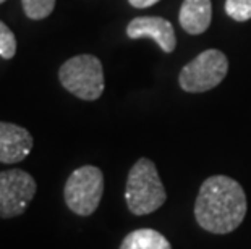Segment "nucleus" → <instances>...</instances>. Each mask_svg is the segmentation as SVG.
<instances>
[{"label":"nucleus","mask_w":251,"mask_h":249,"mask_svg":"<svg viewBox=\"0 0 251 249\" xmlns=\"http://www.w3.org/2000/svg\"><path fill=\"white\" fill-rule=\"evenodd\" d=\"M247 209L242 184L226 175H214L201 184L195 203V219L202 230L226 235L242 225Z\"/></svg>","instance_id":"nucleus-1"},{"label":"nucleus","mask_w":251,"mask_h":249,"mask_svg":"<svg viewBox=\"0 0 251 249\" xmlns=\"http://www.w3.org/2000/svg\"><path fill=\"white\" fill-rule=\"evenodd\" d=\"M167 193L152 160L143 157L131 167L126 178L125 201L131 214L148 215L161 209Z\"/></svg>","instance_id":"nucleus-2"},{"label":"nucleus","mask_w":251,"mask_h":249,"mask_svg":"<svg viewBox=\"0 0 251 249\" xmlns=\"http://www.w3.org/2000/svg\"><path fill=\"white\" fill-rule=\"evenodd\" d=\"M62 86L83 100H96L104 92V68L98 57L81 54L67 60L58 70Z\"/></svg>","instance_id":"nucleus-3"},{"label":"nucleus","mask_w":251,"mask_h":249,"mask_svg":"<svg viewBox=\"0 0 251 249\" xmlns=\"http://www.w3.org/2000/svg\"><path fill=\"white\" fill-rule=\"evenodd\" d=\"M104 194V175L100 168L84 165L76 168L65 183L63 198L67 207L76 215L88 217L99 207Z\"/></svg>","instance_id":"nucleus-4"},{"label":"nucleus","mask_w":251,"mask_h":249,"mask_svg":"<svg viewBox=\"0 0 251 249\" xmlns=\"http://www.w3.org/2000/svg\"><path fill=\"white\" fill-rule=\"evenodd\" d=\"M228 71L226 54L217 49H207L181 68L178 83L186 92H206L219 86Z\"/></svg>","instance_id":"nucleus-5"},{"label":"nucleus","mask_w":251,"mask_h":249,"mask_svg":"<svg viewBox=\"0 0 251 249\" xmlns=\"http://www.w3.org/2000/svg\"><path fill=\"white\" fill-rule=\"evenodd\" d=\"M36 189V180L28 172L20 168L0 172V219H13L23 214Z\"/></svg>","instance_id":"nucleus-6"},{"label":"nucleus","mask_w":251,"mask_h":249,"mask_svg":"<svg viewBox=\"0 0 251 249\" xmlns=\"http://www.w3.org/2000/svg\"><path fill=\"white\" fill-rule=\"evenodd\" d=\"M130 39H152L164 52H174L177 45L175 29L170 21L161 17H138L126 26Z\"/></svg>","instance_id":"nucleus-7"},{"label":"nucleus","mask_w":251,"mask_h":249,"mask_svg":"<svg viewBox=\"0 0 251 249\" xmlns=\"http://www.w3.org/2000/svg\"><path fill=\"white\" fill-rule=\"evenodd\" d=\"M33 136L26 128L15 123L0 121V162L18 163L33 149Z\"/></svg>","instance_id":"nucleus-8"},{"label":"nucleus","mask_w":251,"mask_h":249,"mask_svg":"<svg viewBox=\"0 0 251 249\" xmlns=\"http://www.w3.org/2000/svg\"><path fill=\"white\" fill-rule=\"evenodd\" d=\"M212 18L211 0H183L178 21L188 34H202L209 28Z\"/></svg>","instance_id":"nucleus-9"},{"label":"nucleus","mask_w":251,"mask_h":249,"mask_svg":"<svg viewBox=\"0 0 251 249\" xmlns=\"http://www.w3.org/2000/svg\"><path fill=\"white\" fill-rule=\"evenodd\" d=\"M120 249H172L169 240L152 228H140L128 233Z\"/></svg>","instance_id":"nucleus-10"},{"label":"nucleus","mask_w":251,"mask_h":249,"mask_svg":"<svg viewBox=\"0 0 251 249\" xmlns=\"http://www.w3.org/2000/svg\"><path fill=\"white\" fill-rule=\"evenodd\" d=\"M25 15L31 20H44L54 12L55 0H21Z\"/></svg>","instance_id":"nucleus-11"},{"label":"nucleus","mask_w":251,"mask_h":249,"mask_svg":"<svg viewBox=\"0 0 251 249\" xmlns=\"http://www.w3.org/2000/svg\"><path fill=\"white\" fill-rule=\"evenodd\" d=\"M17 54V38L13 31L0 20V57L10 60Z\"/></svg>","instance_id":"nucleus-12"},{"label":"nucleus","mask_w":251,"mask_h":249,"mask_svg":"<svg viewBox=\"0 0 251 249\" xmlns=\"http://www.w3.org/2000/svg\"><path fill=\"white\" fill-rule=\"evenodd\" d=\"M226 13L240 23L251 20V0H226Z\"/></svg>","instance_id":"nucleus-13"},{"label":"nucleus","mask_w":251,"mask_h":249,"mask_svg":"<svg viewBox=\"0 0 251 249\" xmlns=\"http://www.w3.org/2000/svg\"><path fill=\"white\" fill-rule=\"evenodd\" d=\"M135 8H148V7H152L154 3H157L159 0H128Z\"/></svg>","instance_id":"nucleus-14"},{"label":"nucleus","mask_w":251,"mask_h":249,"mask_svg":"<svg viewBox=\"0 0 251 249\" xmlns=\"http://www.w3.org/2000/svg\"><path fill=\"white\" fill-rule=\"evenodd\" d=\"M3 2H7V0H0V3H3Z\"/></svg>","instance_id":"nucleus-15"}]
</instances>
